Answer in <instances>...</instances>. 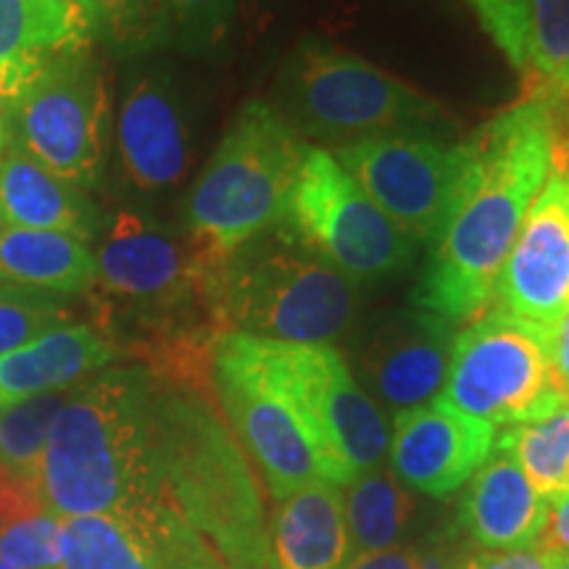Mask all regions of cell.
<instances>
[{"label": "cell", "mask_w": 569, "mask_h": 569, "mask_svg": "<svg viewBox=\"0 0 569 569\" xmlns=\"http://www.w3.org/2000/svg\"><path fill=\"white\" fill-rule=\"evenodd\" d=\"M557 134V103L538 98H522L469 134L472 174L411 290L417 309L457 325L488 309L525 213L551 174Z\"/></svg>", "instance_id": "6da1fadb"}, {"label": "cell", "mask_w": 569, "mask_h": 569, "mask_svg": "<svg viewBox=\"0 0 569 569\" xmlns=\"http://www.w3.org/2000/svg\"><path fill=\"white\" fill-rule=\"evenodd\" d=\"M56 517L109 515L151 532L172 498L161 472L156 377L111 367L69 388L38 475Z\"/></svg>", "instance_id": "7a4b0ae2"}, {"label": "cell", "mask_w": 569, "mask_h": 569, "mask_svg": "<svg viewBox=\"0 0 569 569\" xmlns=\"http://www.w3.org/2000/svg\"><path fill=\"white\" fill-rule=\"evenodd\" d=\"M156 377V430L169 498L230 569H272L269 525L251 459L206 390Z\"/></svg>", "instance_id": "3957f363"}, {"label": "cell", "mask_w": 569, "mask_h": 569, "mask_svg": "<svg viewBox=\"0 0 569 569\" xmlns=\"http://www.w3.org/2000/svg\"><path fill=\"white\" fill-rule=\"evenodd\" d=\"M359 288L277 222L213 261L206 311L219 336L332 346L359 317Z\"/></svg>", "instance_id": "277c9868"}, {"label": "cell", "mask_w": 569, "mask_h": 569, "mask_svg": "<svg viewBox=\"0 0 569 569\" xmlns=\"http://www.w3.org/2000/svg\"><path fill=\"white\" fill-rule=\"evenodd\" d=\"M309 148L274 103H246L190 188L182 232L211 261L267 232L282 219Z\"/></svg>", "instance_id": "5b68a950"}, {"label": "cell", "mask_w": 569, "mask_h": 569, "mask_svg": "<svg viewBox=\"0 0 569 569\" xmlns=\"http://www.w3.org/2000/svg\"><path fill=\"white\" fill-rule=\"evenodd\" d=\"M277 111L327 151L390 134H436L453 124L436 98L322 40L298 42L277 80Z\"/></svg>", "instance_id": "8992f818"}, {"label": "cell", "mask_w": 569, "mask_h": 569, "mask_svg": "<svg viewBox=\"0 0 569 569\" xmlns=\"http://www.w3.org/2000/svg\"><path fill=\"white\" fill-rule=\"evenodd\" d=\"M234 336L315 440L332 486L343 488L356 475L380 467L390 446L388 419L336 346Z\"/></svg>", "instance_id": "52a82bcc"}, {"label": "cell", "mask_w": 569, "mask_h": 569, "mask_svg": "<svg viewBox=\"0 0 569 569\" xmlns=\"http://www.w3.org/2000/svg\"><path fill=\"white\" fill-rule=\"evenodd\" d=\"M13 140L56 177L90 193L103 182L111 98L90 46L48 59L9 98Z\"/></svg>", "instance_id": "ba28073f"}, {"label": "cell", "mask_w": 569, "mask_h": 569, "mask_svg": "<svg viewBox=\"0 0 569 569\" xmlns=\"http://www.w3.org/2000/svg\"><path fill=\"white\" fill-rule=\"evenodd\" d=\"M438 398L496 430L569 407L553 372L551 330L498 306L482 311L457 336Z\"/></svg>", "instance_id": "9c48e42d"}, {"label": "cell", "mask_w": 569, "mask_h": 569, "mask_svg": "<svg viewBox=\"0 0 569 569\" xmlns=\"http://www.w3.org/2000/svg\"><path fill=\"white\" fill-rule=\"evenodd\" d=\"M280 224L356 284L403 272L419 246L319 146L306 153Z\"/></svg>", "instance_id": "30bf717a"}, {"label": "cell", "mask_w": 569, "mask_h": 569, "mask_svg": "<svg viewBox=\"0 0 569 569\" xmlns=\"http://www.w3.org/2000/svg\"><path fill=\"white\" fill-rule=\"evenodd\" d=\"M98 303L151 327L180 322L184 311H206L213 261L184 232L134 209L113 211L96 240ZM211 322V319H209Z\"/></svg>", "instance_id": "8fae6325"}, {"label": "cell", "mask_w": 569, "mask_h": 569, "mask_svg": "<svg viewBox=\"0 0 569 569\" xmlns=\"http://www.w3.org/2000/svg\"><path fill=\"white\" fill-rule=\"evenodd\" d=\"M330 153L403 232L430 248L451 222L475 167L467 140L436 134H390Z\"/></svg>", "instance_id": "7c38bea8"}, {"label": "cell", "mask_w": 569, "mask_h": 569, "mask_svg": "<svg viewBox=\"0 0 569 569\" xmlns=\"http://www.w3.org/2000/svg\"><path fill=\"white\" fill-rule=\"evenodd\" d=\"M211 390L227 427L246 457L259 467L277 503L296 490L327 480L315 440L288 403L267 386L234 332H222L213 340Z\"/></svg>", "instance_id": "4fadbf2b"}, {"label": "cell", "mask_w": 569, "mask_h": 569, "mask_svg": "<svg viewBox=\"0 0 569 569\" xmlns=\"http://www.w3.org/2000/svg\"><path fill=\"white\" fill-rule=\"evenodd\" d=\"M496 306L553 330L569 315V161L551 174L525 213L496 282Z\"/></svg>", "instance_id": "5bb4252c"}, {"label": "cell", "mask_w": 569, "mask_h": 569, "mask_svg": "<svg viewBox=\"0 0 569 569\" xmlns=\"http://www.w3.org/2000/svg\"><path fill=\"white\" fill-rule=\"evenodd\" d=\"M113 142L124 182L140 193H163L190 174L196 151L193 122L180 84L167 69L127 74Z\"/></svg>", "instance_id": "9a60e30c"}, {"label": "cell", "mask_w": 569, "mask_h": 569, "mask_svg": "<svg viewBox=\"0 0 569 569\" xmlns=\"http://www.w3.org/2000/svg\"><path fill=\"white\" fill-rule=\"evenodd\" d=\"M457 336V322L432 311H393L361 338L353 377L396 415L417 409L443 393Z\"/></svg>", "instance_id": "2e32d148"}, {"label": "cell", "mask_w": 569, "mask_h": 569, "mask_svg": "<svg viewBox=\"0 0 569 569\" xmlns=\"http://www.w3.org/2000/svg\"><path fill=\"white\" fill-rule=\"evenodd\" d=\"M498 430L443 398L396 415L390 467L401 486L425 496H448L475 478L496 451Z\"/></svg>", "instance_id": "e0dca14e"}, {"label": "cell", "mask_w": 569, "mask_h": 569, "mask_svg": "<svg viewBox=\"0 0 569 569\" xmlns=\"http://www.w3.org/2000/svg\"><path fill=\"white\" fill-rule=\"evenodd\" d=\"M103 222L90 193L56 177L11 138L0 156V227L63 232L92 246Z\"/></svg>", "instance_id": "ac0fdd59"}, {"label": "cell", "mask_w": 569, "mask_h": 569, "mask_svg": "<svg viewBox=\"0 0 569 569\" xmlns=\"http://www.w3.org/2000/svg\"><path fill=\"white\" fill-rule=\"evenodd\" d=\"M119 356L113 336L90 322H67L0 356V407L21 398L69 390L109 369Z\"/></svg>", "instance_id": "d6986e66"}, {"label": "cell", "mask_w": 569, "mask_h": 569, "mask_svg": "<svg viewBox=\"0 0 569 569\" xmlns=\"http://www.w3.org/2000/svg\"><path fill=\"white\" fill-rule=\"evenodd\" d=\"M549 519V501L530 486L515 457L501 448L475 472L461 501V525L486 551L538 546Z\"/></svg>", "instance_id": "ffe728a7"}, {"label": "cell", "mask_w": 569, "mask_h": 569, "mask_svg": "<svg viewBox=\"0 0 569 569\" xmlns=\"http://www.w3.org/2000/svg\"><path fill=\"white\" fill-rule=\"evenodd\" d=\"M272 569H346L356 557L348 536L343 488L319 480L277 503Z\"/></svg>", "instance_id": "44dd1931"}, {"label": "cell", "mask_w": 569, "mask_h": 569, "mask_svg": "<svg viewBox=\"0 0 569 569\" xmlns=\"http://www.w3.org/2000/svg\"><path fill=\"white\" fill-rule=\"evenodd\" d=\"M90 46L74 0H0V92L6 101L51 56Z\"/></svg>", "instance_id": "7402d4cb"}, {"label": "cell", "mask_w": 569, "mask_h": 569, "mask_svg": "<svg viewBox=\"0 0 569 569\" xmlns=\"http://www.w3.org/2000/svg\"><path fill=\"white\" fill-rule=\"evenodd\" d=\"M0 282L63 298L90 293L96 253L63 232L0 227Z\"/></svg>", "instance_id": "603a6c76"}, {"label": "cell", "mask_w": 569, "mask_h": 569, "mask_svg": "<svg viewBox=\"0 0 569 569\" xmlns=\"http://www.w3.org/2000/svg\"><path fill=\"white\" fill-rule=\"evenodd\" d=\"M343 511L353 551H382L398 543L415 515V498L388 469L375 467L348 482Z\"/></svg>", "instance_id": "cb8c5ba5"}, {"label": "cell", "mask_w": 569, "mask_h": 569, "mask_svg": "<svg viewBox=\"0 0 569 569\" xmlns=\"http://www.w3.org/2000/svg\"><path fill=\"white\" fill-rule=\"evenodd\" d=\"M61 557L63 569H156L151 538L109 515L63 519Z\"/></svg>", "instance_id": "d4e9b609"}, {"label": "cell", "mask_w": 569, "mask_h": 569, "mask_svg": "<svg viewBox=\"0 0 569 569\" xmlns=\"http://www.w3.org/2000/svg\"><path fill=\"white\" fill-rule=\"evenodd\" d=\"M496 448L515 457L530 486L549 503L569 493V407L507 427L496 436Z\"/></svg>", "instance_id": "484cf974"}, {"label": "cell", "mask_w": 569, "mask_h": 569, "mask_svg": "<svg viewBox=\"0 0 569 569\" xmlns=\"http://www.w3.org/2000/svg\"><path fill=\"white\" fill-rule=\"evenodd\" d=\"M90 42L98 40L117 56H146L172 48L169 19L161 0H74Z\"/></svg>", "instance_id": "4316f807"}, {"label": "cell", "mask_w": 569, "mask_h": 569, "mask_svg": "<svg viewBox=\"0 0 569 569\" xmlns=\"http://www.w3.org/2000/svg\"><path fill=\"white\" fill-rule=\"evenodd\" d=\"M525 98L569 101V0H528Z\"/></svg>", "instance_id": "83f0119b"}, {"label": "cell", "mask_w": 569, "mask_h": 569, "mask_svg": "<svg viewBox=\"0 0 569 569\" xmlns=\"http://www.w3.org/2000/svg\"><path fill=\"white\" fill-rule=\"evenodd\" d=\"M67 393L69 390H53L0 407V465L13 478L38 486L48 436Z\"/></svg>", "instance_id": "f1b7e54d"}, {"label": "cell", "mask_w": 569, "mask_h": 569, "mask_svg": "<svg viewBox=\"0 0 569 569\" xmlns=\"http://www.w3.org/2000/svg\"><path fill=\"white\" fill-rule=\"evenodd\" d=\"M63 519L34 507L0 522V559L13 569H63Z\"/></svg>", "instance_id": "f546056e"}, {"label": "cell", "mask_w": 569, "mask_h": 569, "mask_svg": "<svg viewBox=\"0 0 569 569\" xmlns=\"http://www.w3.org/2000/svg\"><path fill=\"white\" fill-rule=\"evenodd\" d=\"M71 322L69 298L0 282V356Z\"/></svg>", "instance_id": "4dcf8cb0"}, {"label": "cell", "mask_w": 569, "mask_h": 569, "mask_svg": "<svg viewBox=\"0 0 569 569\" xmlns=\"http://www.w3.org/2000/svg\"><path fill=\"white\" fill-rule=\"evenodd\" d=\"M240 0H161L172 48L188 53L213 51L230 32Z\"/></svg>", "instance_id": "1f68e13d"}, {"label": "cell", "mask_w": 569, "mask_h": 569, "mask_svg": "<svg viewBox=\"0 0 569 569\" xmlns=\"http://www.w3.org/2000/svg\"><path fill=\"white\" fill-rule=\"evenodd\" d=\"M148 538H151L156 569H230L201 538V532L190 528L172 501L163 507Z\"/></svg>", "instance_id": "d6a6232c"}, {"label": "cell", "mask_w": 569, "mask_h": 569, "mask_svg": "<svg viewBox=\"0 0 569 569\" xmlns=\"http://www.w3.org/2000/svg\"><path fill=\"white\" fill-rule=\"evenodd\" d=\"M480 27L519 74L528 71V0H467Z\"/></svg>", "instance_id": "836d02e7"}, {"label": "cell", "mask_w": 569, "mask_h": 569, "mask_svg": "<svg viewBox=\"0 0 569 569\" xmlns=\"http://www.w3.org/2000/svg\"><path fill=\"white\" fill-rule=\"evenodd\" d=\"M551 553L538 546L517 551H482L467 559L459 569H551Z\"/></svg>", "instance_id": "e575fe53"}, {"label": "cell", "mask_w": 569, "mask_h": 569, "mask_svg": "<svg viewBox=\"0 0 569 569\" xmlns=\"http://www.w3.org/2000/svg\"><path fill=\"white\" fill-rule=\"evenodd\" d=\"M34 507H46L38 486L13 478L9 469L0 465V522H3L6 517L19 515V511Z\"/></svg>", "instance_id": "d590c367"}, {"label": "cell", "mask_w": 569, "mask_h": 569, "mask_svg": "<svg viewBox=\"0 0 569 569\" xmlns=\"http://www.w3.org/2000/svg\"><path fill=\"white\" fill-rule=\"evenodd\" d=\"M346 569H432V565L430 559L422 557L419 551L390 546V549L382 551L356 553V557L348 561Z\"/></svg>", "instance_id": "8d00e7d4"}, {"label": "cell", "mask_w": 569, "mask_h": 569, "mask_svg": "<svg viewBox=\"0 0 569 569\" xmlns=\"http://www.w3.org/2000/svg\"><path fill=\"white\" fill-rule=\"evenodd\" d=\"M538 549L551 557H569V493L549 503V519L538 538Z\"/></svg>", "instance_id": "74e56055"}, {"label": "cell", "mask_w": 569, "mask_h": 569, "mask_svg": "<svg viewBox=\"0 0 569 569\" xmlns=\"http://www.w3.org/2000/svg\"><path fill=\"white\" fill-rule=\"evenodd\" d=\"M551 361L559 386L569 398V315L551 330Z\"/></svg>", "instance_id": "f35d334b"}, {"label": "cell", "mask_w": 569, "mask_h": 569, "mask_svg": "<svg viewBox=\"0 0 569 569\" xmlns=\"http://www.w3.org/2000/svg\"><path fill=\"white\" fill-rule=\"evenodd\" d=\"M13 138L11 132V111H9V101H6V96L0 92V156H3L6 146H9Z\"/></svg>", "instance_id": "ab89813d"}, {"label": "cell", "mask_w": 569, "mask_h": 569, "mask_svg": "<svg viewBox=\"0 0 569 569\" xmlns=\"http://www.w3.org/2000/svg\"><path fill=\"white\" fill-rule=\"evenodd\" d=\"M248 3H251V13H256V17H259V13L274 11L277 6H282V0H248Z\"/></svg>", "instance_id": "60d3db41"}, {"label": "cell", "mask_w": 569, "mask_h": 569, "mask_svg": "<svg viewBox=\"0 0 569 569\" xmlns=\"http://www.w3.org/2000/svg\"><path fill=\"white\" fill-rule=\"evenodd\" d=\"M551 569H569V557H553Z\"/></svg>", "instance_id": "b9f144b4"}, {"label": "cell", "mask_w": 569, "mask_h": 569, "mask_svg": "<svg viewBox=\"0 0 569 569\" xmlns=\"http://www.w3.org/2000/svg\"><path fill=\"white\" fill-rule=\"evenodd\" d=\"M559 140L561 146L567 148V156H569V130H561V119H559Z\"/></svg>", "instance_id": "7bdbcfd3"}, {"label": "cell", "mask_w": 569, "mask_h": 569, "mask_svg": "<svg viewBox=\"0 0 569 569\" xmlns=\"http://www.w3.org/2000/svg\"><path fill=\"white\" fill-rule=\"evenodd\" d=\"M0 569H13V567H11V565H6V561L0 559Z\"/></svg>", "instance_id": "ee69618b"}]
</instances>
